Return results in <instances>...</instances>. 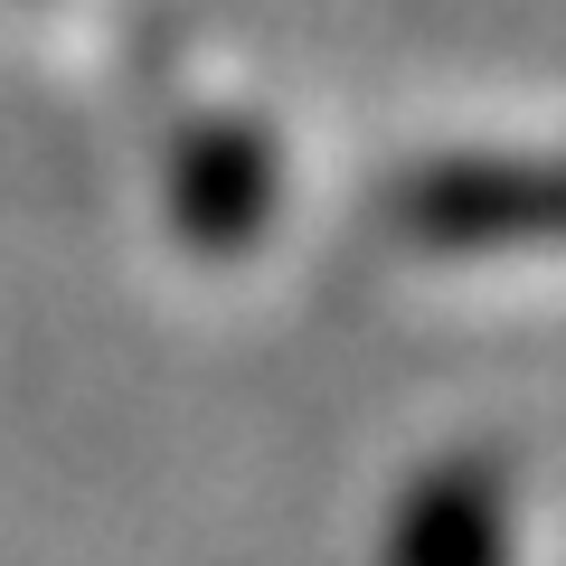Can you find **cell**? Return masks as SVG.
Here are the masks:
<instances>
[{
  "mask_svg": "<svg viewBox=\"0 0 566 566\" xmlns=\"http://www.w3.org/2000/svg\"><path fill=\"white\" fill-rule=\"evenodd\" d=\"M387 237L416 255H501V245H566V161H424L387 189Z\"/></svg>",
  "mask_w": 566,
  "mask_h": 566,
  "instance_id": "obj_1",
  "label": "cell"
},
{
  "mask_svg": "<svg viewBox=\"0 0 566 566\" xmlns=\"http://www.w3.org/2000/svg\"><path fill=\"white\" fill-rule=\"evenodd\" d=\"M170 218L199 255H245L274 218V142L245 114H189L170 133Z\"/></svg>",
  "mask_w": 566,
  "mask_h": 566,
  "instance_id": "obj_2",
  "label": "cell"
},
{
  "mask_svg": "<svg viewBox=\"0 0 566 566\" xmlns=\"http://www.w3.org/2000/svg\"><path fill=\"white\" fill-rule=\"evenodd\" d=\"M387 566H510V472L491 453L424 472L387 528Z\"/></svg>",
  "mask_w": 566,
  "mask_h": 566,
  "instance_id": "obj_3",
  "label": "cell"
}]
</instances>
